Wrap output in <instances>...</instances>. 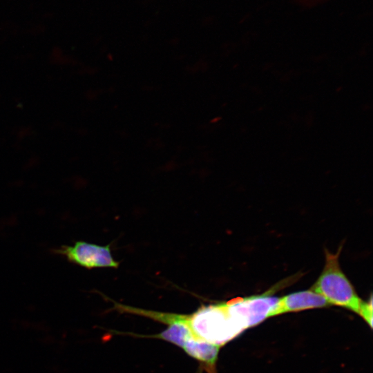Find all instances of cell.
<instances>
[{
    "label": "cell",
    "instance_id": "5",
    "mask_svg": "<svg viewBox=\"0 0 373 373\" xmlns=\"http://www.w3.org/2000/svg\"><path fill=\"white\" fill-rule=\"evenodd\" d=\"M278 298L270 295L251 296L234 298L227 301V305L230 315L244 331L269 318Z\"/></svg>",
    "mask_w": 373,
    "mask_h": 373
},
{
    "label": "cell",
    "instance_id": "3",
    "mask_svg": "<svg viewBox=\"0 0 373 373\" xmlns=\"http://www.w3.org/2000/svg\"><path fill=\"white\" fill-rule=\"evenodd\" d=\"M186 319L198 338L219 347L243 331L230 315L227 302L202 305L193 313L186 314Z\"/></svg>",
    "mask_w": 373,
    "mask_h": 373
},
{
    "label": "cell",
    "instance_id": "4",
    "mask_svg": "<svg viewBox=\"0 0 373 373\" xmlns=\"http://www.w3.org/2000/svg\"><path fill=\"white\" fill-rule=\"evenodd\" d=\"M52 253L86 269L117 268L119 266L111 254L110 245L102 246L78 240L72 245H64L55 248Z\"/></svg>",
    "mask_w": 373,
    "mask_h": 373
},
{
    "label": "cell",
    "instance_id": "2",
    "mask_svg": "<svg viewBox=\"0 0 373 373\" xmlns=\"http://www.w3.org/2000/svg\"><path fill=\"white\" fill-rule=\"evenodd\" d=\"M341 248L336 254L325 250L323 269L311 290L322 296L330 305L343 307L361 315L366 302L357 295L341 268L339 255Z\"/></svg>",
    "mask_w": 373,
    "mask_h": 373
},
{
    "label": "cell",
    "instance_id": "1",
    "mask_svg": "<svg viewBox=\"0 0 373 373\" xmlns=\"http://www.w3.org/2000/svg\"><path fill=\"white\" fill-rule=\"evenodd\" d=\"M114 307L121 312L142 316L166 324L168 327L162 332L142 336L170 342L201 363L209 373H216V364L220 347L198 338L188 325L186 314L140 309L117 303H115Z\"/></svg>",
    "mask_w": 373,
    "mask_h": 373
},
{
    "label": "cell",
    "instance_id": "6",
    "mask_svg": "<svg viewBox=\"0 0 373 373\" xmlns=\"http://www.w3.org/2000/svg\"><path fill=\"white\" fill-rule=\"evenodd\" d=\"M328 305H330L322 296L311 289L294 292L278 298L269 318L284 313L321 308Z\"/></svg>",
    "mask_w": 373,
    "mask_h": 373
}]
</instances>
